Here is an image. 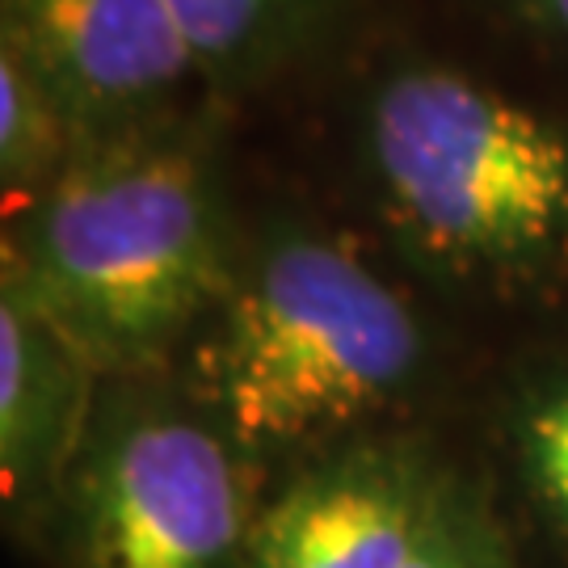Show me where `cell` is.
<instances>
[{
  "mask_svg": "<svg viewBox=\"0 0 568 568\" xmlns=\"http://www.w3.org/2000/svg\"><path fill=\"white\" fill-rule=\"evenodd\" d=\"M366 143L396 220L429 257L527 274L568 244V135L506 93L413 68L379 84Z\"/></svg>",
  "mask_w": 568,
  "mask_h": 568,
  "instance_id": "3957f363",
  "label": "cell"
},
{
  "mask_svg": "<svg viewBox=\"0 0 568 568\" xmlns=\"http://www.w3.org/2000/svg\"><path fill=\"white\" fill-rule=\"evenodd\" d=\"M199 68L248 72L278 51L325 0H169Z\"/></svg>",
  "mask_w": 568,
  "mask_h": 568,
  "instance_id": "9c48e42d",
  "label": "cell"
},
{
  "mask_svg": "<svg viewBox=\"0 0 568 568\" xmlns=\"http://www.w3.org/2000/svg\"><path fill=\"white\" fill-rule=\"evenodd\" d=\"M4 47L77 131L135 119L199 68L169 0H4Z\"/></svg>",
  "mask_w": 568,
  "mask_h": 568,
  "instance_id": "8992f818",
  "label": "cell"
},
{
  "mask_svg": "<svg viewBox=\"0 0 568 568\" xmlns=\"http://www.w3.org/2000/svg\"><path fill=\"white\" fill-rule=\"evenodd\" d=\"M4 291L93 371L156 366L232 291L199 161L161 143L68 161L21 224Z\"/></svg>",
  "mask_w": 568,
  "mask_h": 568,
  "instance_id": "6da1fadb",
  "label": "cell"
},
{
  "mask_svg": "<svg viewBox=\"0 0 568 568\" xmlns=\"http://www.w3.org/2000/svg\"><path fill=\"white\" fill-rule=\"evenodd\" d=\"M220 426L135 408L68 476L72 568H241L257 509Z\"/></svg>",
  "mask_w": 568,
  "mask_h": 568,
  "instance_id": "277c9868",
  "label": "cell"
},
{
  "mask_svg": "<svg viewBox=\"0 0 568 568\" xmlns=\"http://www.w3.org/2000/svg\"><path fill=\"white\" fill-rule=\"evenodd\" d=\"M72 122L51 102L39 77L21 63L18 51L0 47V182L4 194H30L51 185L68 164Z\"/></svg>",
  "mask_w": 568,
  "mask_h": 568,
  "instance_id": "ba28073f",
  "label": "cell"
},
{
  "mask_svg": "<svg viewBox=\"0 0 568 568\" xmlns=\"http://www.w3.org/2000/svg\"><path fill=\"white\" fill-rule=\"evenodd\" d=\"M93 375L13 291L0 295V485L13 514L39 506L72 476Z\"/></svg>",
  "mask_w": 568,
  "mask_h": 568,
  "instance_id": "52a82bcc",
  "label": "cell"
},
{
  "mask_svg": "<svg viewBox=\"0 0 568 568\" xmlns=\"http://www.w3.org/2000/svg\"><path fill=\"white\" fill-rule=\"evenodd\" d=\"M527 9L544 21L548 30H556V34L568 39V0H527Z\"/></svg>",
  "mask_w": 568,
  "mask_h": 568,
  "instance_id": "7c38bea8",
  "label": "cell"
},
{
  "mask_svg": "<svg viewBox=\"0 0 568 568\" xmlns=\"http://www.w3.org/2000/svg\"><path fill=\"white\" fill-rule=\"evenodd\" d=\"M518 455L535 506L568 544V379L527 405L518 422Z\"/></svg>",
  "mask_w": 568,
  "mask_h": 568,
  "instance_id": "8fae6325",
  "label": "cell"
},
{
  "mask_svg": "<svg viewBox=\"0 0 568 568\" xmlns=\"http://www.w3.org/2000/svg\"><path fill=\"white\" fill-rule=\"evenodd\" d=\"M422 358L417 316L358 253L283 236L227 291L203 392L241 455H278L384 413Z\"/></svg>",
  "mask_w": 568,
  "mask_h": 568,
  "instance_id": "7a4b0ae2",
  "label": "cell"
},
{
  "mask_svg": "<svg viewBox=\"0 0 568 568\" xmlns=\"http://www.w3.org/2000/svg\"><path fill=\"white\" fill-rule=\"evenodd\" d=\"M447 480L408 443L345 447L257 509L241 568H400Z\"/></svg>",
  "mask_w": 568,
  "mask_h": 568,
  "instance_id": "5b68a950",
  "label": "cell"
},
{
  "mask_svg": "<svg viewBox=\"0 0 568 568\" xmlns=\"http://www.w3.org/2000/svg\"><path fill=\"white\" fill-rule=\"evenodd\" d=\"M400 568H518L501 527L467 488L447 480L422 544Z\"/></svg>",
  "mask_w": 568,
  "mask_h": 568,
  "instance_id": "30bf717a",
  "label": "cell"
}]
</instances>
